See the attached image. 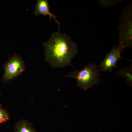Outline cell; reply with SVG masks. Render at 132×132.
Returning <instances> with one entry per match:
<instances>
[{
  "instance_id": "obj_1",
  "label": "cell",
  "mask_w": 132,
  "mask_h": 132,
  "mask_svg": "<svg viewBox=\"0 0 132 132\" xmlns=\"http://www.w3.org/2000/svg\"><path fill=\"white\" fill-rule=\"evenodd\" d=\"M46 61L53 68L72 67L71 60L78 53L76 43L65 33H53L49 39L44 43Z\"/></svg>"
},
{
  "instance_id": "obj_2",
  "label": "cell",
  "mask_w": 132,
  "mask_h": 132,
  "mask_svg": "<svg viewBox=\"0 0 132 132\" xmlns=\"http://www.w3.org/2000/svg\"><path fill=\"white\" fill-rule=\"evenodd\" d=\"M75 70L74 72H69L68 75L64 77H71L77 80V86L85 90H87L95 85H98L101 81L99 77L100 70L95 63H89L88 66H84L83 69L80 71Z\"/></svg>"
},
{
  "instance_id": "obj_3",
  "label": "cell",
  "mask_w": 132,
  "mask_h": 132,
  "mask_svg": "<svg viewBox=\"0 0 132 132\" xmlns=\"http://www.w3.org/2000/svg\"><path fill=\"white\" fill-rule=\"evenodd\" d=\"M118 27L119 44L124 49L132 47V3H128L121 11Z\"/></svg>"
},
{
  "instance_id": "obj_4",
  "label": "cell",
  "mask_w": 132,
  "mask_h": 132,
  "mask_svg": "<svg viewBox=\"0 0 132 132\" xmlns=\"http://www.w3.org/2000/svg\"><path fill=\"white\" fill-rule=\"evenodd\" d=\"M3 66V82H7L16 78L25 70V62L17 54L11 57L4 64Z\"/></svg>"
},
{
  "instance_id": "obj_5",
  "label": "cell",
  "mask_w": 132,
  "mask_h": 132,
  "mask_svg": "<svg viewBox=\"0 0 132 132\" xmlns=\"http://www.w3.org/2000/svg\"><path fill=\"white\" fill-rule=\"evenodd\" d=\"M123 49V47L119 44L114 45L111 52L106 55L98 66L100 70L104 72H111L113 68H118L117 65L118 61L120 59H124L121 56Z\"/></svg>"
},
{
  "instance_id": "obj_6",
  "label": "cell",
  "mask_w": 132,
  "mask_h": 132,
  "mask_svg": "<svg viewBox=\"0 0 132 132\" xmlns=\"http://www.w3.org/2000/svg\"><path fill=\"white\" fill-rule=\"evenodd\" d=\"M47 0H37V3L35 4V10L34 12V14L35 17L42 14L44 17L48 15L50 17V21H51L52 17H53L55 20L56 23L58 24L59 29V22L56 20V17L55 14L51 13L49 9L50 8Z\"/></svg>"
},
{
  "instance_id": "obj_7",
  "label": "cell",
  "mask_w": 132,
  "mask_h": 132,
  "mask_svg": "<svg viewBox=\"0 0 132 132\" xmlns=\"http://www.w3.org/2000/svg\"><path fill=\"white\" fill-rule=\"evenodd\" d=\"M14 132H36L32 123L24 119L19 120L15 123Z\"/></svg>"
},
{
  "instance_id": "obj_8",
  "label": "cell",
  "mask_w": 132,
  "mask_h": 132,
  "mask_svg": "<svg viewBox=\"0 0 132 132\" xmlns=\"http://www.w3.org/2000/svg\"><path fill=\"white\" fill-rule=\"evenodd\" d=\"M115 74L124 77L127 85L132 86V64L130 66L125 67L120 69L117 72L115 73Z\"/></svg>"
},
{
  "instance_id": "obj_9",
  "label": "cell",
  "mask_w": 132,
  "mask_h": 132,
  "mask_svg": "<svg viewBox=\"0 0 132 132\" xmlns=\"http://www.w3.org/2000/svg\"><path fill=\"white\" fill-rule=\"evenodd\" d=\"M10 117L7 110L3 108L0 104V123L6 122L10 120Z\"/></svg>"
},
{
  "instance_id": "obj_10",
  "label": "cell",
  "mask_w": 132,
  "mask_h": 132,
  "mask_svg": "<svg viewBox=\"0 0 132 132\" xmlns=\"http://www.w3.org/2000/svg\"><path fill=\"white\" fill-rule=\"evenodd\" d=\"M99 3L103 8L112 6L116 5L121 0H99Z\"/></svg>"
},
{
  "instance_id": "obj_11",
  "label": "cell",
  "mask_w": 132,
  "mask_h": 132,
  "mask_svg": "<svg viewBox=\"0 0 132 132\" xmlns=\"http://www.w3.org/2000/svg\"><path fill=\"white\" fill-rule=\"evenodd\" d=\"M1 93L0 92V96H1Z\"/></svg>"
}]
</instances>
